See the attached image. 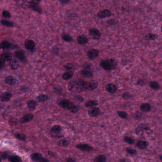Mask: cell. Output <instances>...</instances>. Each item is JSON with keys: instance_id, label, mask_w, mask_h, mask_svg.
<instances>
[{"instance_id": "17", "label": "cell", "mask_w": 162, "mask_h": 162, "mask_svg": "<svg viewBox=\"0 0 162 162\" xmlns=\"http://www.w3.org/2000/svg\"><path fill=\"white\" fill-rule=\"evenodd\" d=\"M13 57L12 54L10 52H5L2 53L0 55V60L4 61H11Z\"/></svg>"}, {"instance_id": "41", "label": "cell", "mask_w": 162, "mask_h": 162, "mask_svg": "<svg viewBox=\"0 0 162 162\" xmlns=\"http://www.w3.org/2000/svg\"><path fill=\"white\" fill-rule=\"evenodd\" d=\"M118 114L119 117L122 118H126L127 117V113L123 111H118Z\"/></svg>"}, {"instance_id": "18", "label": "cell", "mask_w": 162, "mask_h": 162, "mask_svg": "<svg viewBox=\"0 0 162 162\" xmlns=\"http://www.w3.org/2000/svg\"><path fill=\"white\" fill-rule=\"evenodd\" d=\"M25 48L29 50H34L35 49L36 45L34 41L32 40H28L24 43Z\"/></svg>"}, {"instance_id": "54", "label": "cell", "mask_w": 162, "mask_h": 162, "mask_svg": "<svg viewBox=\"0 0 162 162\" xmlns=\"http://www.w3.org/2000/svg\"><path fill=\"white\" fill-rule=\"evenodd\" d=\"M4 65H5V61L0 60V69H2V68L4 66Z\"/></svg>"}, {"instance_id": "4", "label": "cell", "mask_w": 162, "mask_h": 162, "mask_svg": "<svg viewBox=\"0 0 162 162\" xmlns=\"http://www.w3.org/2000/svg\"><path fill=\"white\" fill-rule=\"evenodd\" d=\"M50 133L52 136L56 138H62L65 135V134L62 133V127L59 125L53 126L50 130Z\"/></svg>"}, {"instance_id": "40", "label": "cell", "mask_w": 162, "mask_h": 162, "mask_svg": "<svg viewBox=\"0 0 162 162\" xmlns=\"http://www.w3.org/2000/svg\"><path fill=\"white\" fill-rule=\"evenodd\" d=\"M124 141L127 143V144H130V145H133L134 144V139L132 138L131 137H129V136H125L124 138Z\"/></svg>"}, {"instance_id": "53", "label": "cell", "mask_w": 162, "mask_h": 162, "mask_svg": "<svg viewBox=\"0 0 162 162\" xmlns=\"http://www.w3.org/2000/svg\"><path fill=\"white\" fill-rule=\"evenodd\" d=\"M48 154L49 156H50V157H54L55 155L53 153V152H52L51 151H48Z\"/></svg>"}, {"instance_id": "49", "label": "cell", "mask_w": 162, "mask_h": 162, "mask_svg": "<svg viewBox=\"0 0 162 162\" xmlns=\"http://www.w3.org/2000/svg\"><path fill=\"white\" fill-rule=\"evenodd\" d=\"M75 99L80 102H83L84 101V99L82 98V97L80 95H77L75 96Z\"/></svg>"}, {"instance_id": "19", "label": "cell", "mask_w": 162, "mask_h": 162, "mask_svg": "<svg viewBox=\"0 0 162 162\" xmlns=\"http://www.w3.org/2000/svg\"><path fill=\"white\" fill-rule=\"evenodd\" d=\"M77 41L78 44L84 45L88 43V38L84 35H79L77 38Z\"/></svg>"}, {"instance_id": "51", "label": "cell", "mask_w": 162, "mask_h": 162, "mask_svg": "<svg viewBox=\"0 0 162 162\" xmlns=\"http://www.w3.org/2000/svg\"><path fill=\"white\" fill-rule=\"evenodd\" d=\"M66 160L67 162H76V160L71 157H68L66 158Z\"/></svg>"}, {"instance_id": "38", "label": "cell", "mask_w": 162, "mask_h": 162, "mask_svg": "<svg viewBox=\"0 0 162 162\" xmlns=\"http://www.w3.org/2000/svg\"><path fill=\"white\" fill-rule=\"evenodd\" d=\"M1 23L6 27H14V25L13 24V23L12 22H11L7 20H2L1 21Z\"/></svg>"}, {"instance_id": "36", "label": "cell", "mask_w": 162, "mask_h": 162, "mask_svg": "<svg viewBox=\"0 0 162 162\" xmlns=\"http://www.w3.org/2000/svg\"><path fill=\"white\" fill-rule=\"evenodd\" d=\"M57 144L59 146H60V147H66L69 145V143L67 140L64 139L59 140V141L57 142Z\"/></svg>"}, {"instance_id": "35", "label": "cell", "mask_w": 162, "mask_h": 162, "mask_svg": "<svg viewBox=\"0 0 162 162\" xmlns=\"http://www.w3.org/2000/svg\"><path fill=\"white\" fill-rule=\"evenodd\" d=\"M62 39L67 42H70L73 41V38L71 36L67 34H63L61 36Z\"/></svg>"}, {"instance_id": "5", "label": "cell", "mask_w": 162, "mask_h": 162, "mask_svg": "<svg viewBox=\"0 0 162 162\" xmlns=\"http://www.w3.org/2000/svg\"><path fill=\"white\" fill-rule=\"evenodd\" d=\"M135 132L138 135H142L144 133H146L147 134H150L151 132H152V131L147 125L141 124L137 127L136 129Z\"/></svg>"}, {"instance_id": "58", "label": "cell", "mask_w": 162, "mask_h": 162, "mask_svg": "<svg viewBox=\"0 0 162 162\" xmlns=\"http://www.w3.org/2000/svg\"><path fill=\"white\" fill-rule=\"evenodd\" d=\"M161 32H162V27H161Z\"/></svg>"}, {"instance_id": "47", "label": "cell", "mask_w": 162, "mask_h": 162, "mask_svg": "<svg viewBox=\"0 0 162 162\" xmlns=\"http://www.w3.org/2000/svg\"><path fill=\"white\" fill-rule=\"evenodd\" d=\"M132 97L131 95L129 94L128 93H125L122 95V98L125 99H128L131 98Z\"/></svg>"}, {"instance_id": "9", "label": "cell", "mask_w": 162, "mask_h": 162, "mask_svg": "<svg viewBox=\"0 0 162 162\" xmlns=\"http://www.w3.org/2000/svg\"><path fill=\"white\" fill-rule=\"evenodd\" d=\"M99 51L97 49H91L87 52V56L90 60H93L96 59L99 56Z\"/></svg>"}, {"instance_id": "25", "label": "cell", "mask_w": 162, "mask_h": 162, "mask_svg": "<svg viewBox=\"0 0 162 162\" xmlns=\"http://www.w3.org/2000/svg\"><path fill=\"white\" fill-rule=\"evenodd\" d=\"M99 83L96 81H92L91 82H88V90L93 91L97 88Z\"/></svg>"}, {"instance_id": "22", "label": "cell", "mask_w": 162, "mask_h": 162, "mask_svg": "<svg viewBox=\"0 0 162 162\" xmlns=\"http://www.w3.org/2000/svg\"><path fill=\"white\" fill-rule=\"evenodd\" d=\"M17 80L14 77L12 76H9L7 77L5 80V82L6 84L10 85H14L16 83Z\"/></svg>"}, {"instance_id": "12", "label": "cell", "mask_w": 162, "mask_h": 162, "mask_svg": "<svg viewBox=\"0 0 162 162\" xmlns=\"http://www.w3.org/2000/svg\"><path fill=\"white\" fill-rule=\"evenodd\" d=\"M76 147L78 149L83 151V152H88L91 151L93 148L87 144H78L76 146Z\"/></svg>"}, {"instance_id": "7", "label": "cell", "mask_w": 162, "mask_h": 162, "mask_svg": "<svg viewBox=\"0 0 162 162\" xmlns=\"http://www.w3.org/2000/svg\"><path fill=\"white\" fill-rule=\"evenodd\" d=\"M89 35L95 40H99L101 37V33L99 30L95 28L90 29L89 30Z\"/></svg>"}, {"instance_id": "31", "label": "cell", "mask_w": 162, "mask_h": 162, "mask_svg": "<svg viewBox=\"0 0 162 162\" xmlns=\"http://www.w3.org/2000/svg\"><path fill=\"white\" fill-rule=\"evenodd\" d=\"M158 35L154 33H148L145 36V39L147 41H154L158 38Z\"/></svg>"}, {"instance_id": "44", "label": "cell", "mask_w": 162, "mask_h": 162, "mask_svg": "<svg viewBox=\"0 0 162 162\" xmlns=\"http://www.w3.org/2000/svg\"><path fill=\"white\" fill-rule=\"evenodd\" d=\"M79 109H80V106H79L75 105L70 111L72 113H76L79 111Z\"/></svg>"}, {"instance_id": "48", "label": "cell", "mask_w": 162, "mask_h": 162, "mask_svg": "<svg viewBox=\"0 0 162 162\" xmlns=\"http://www.w3.org/2000/svg\"><path fill=\"white\" fill-rule=\"evenodd\" d=\"M64 67L66 70H70L73 69V65L71 63H68L64 65Z\"/></svg>"}, {"instance_id": "55", "label": "cell", "mask_w": 162, "mask_h": 162, "mask_svg": "<svg viewBox=\"0 0 162 162\" xmlns=\"http://www.w3.org/2000/svg\"><path fill=\"white\" fill-rule=\"evenodd\" d=\"M60 2L63 4H64V3H68V2H70L69 0H60Z\"/></svg>"}, {"instance_id": "11", "label": "cell", "mask_w": 162, "mask_h": 162, "mask_svg": "<svg viewBox=\"0 0 162 162\" xmlns=\"http://www.w3.org/2000/svg\"><path fill=\"white\" fill-rule=\"evenodd\" d=\"M14 55L15 57L21 61L23 62H26L27 61V59L25 55V52L22 50H18L14 52Z\"/></svg>"}, {"instance_id": "3", "label": "cell", "mask_w": 162, "mask_h": 162, "mask_svg": "<svg viewBox=\"0 0 162 162\" xmlns=\"http://www.w3.org/2000/svg\"><path fill=\"white\" fill-rule=\"evenodd\" d=\"M57 103L62 108L70 110L75 106L72 102L66 99H59L57 101Z\"/></svg>"}, {"instance_id": "52", "label": "cell", "mask_w": 162, "mask_h": 162, "mask_svg": "<svg viewBox=\"0 0 162 162\" xmlns=\"http://www.w3.org/2000/svg\"><path fill=\"white\" fill-rule=\"evenodd\" d=\"M37 162H49V161L48 159L43 157L42 158H41L39 161Z\"/></svg>"}, {"instance_id": "28", "label": "cell", "mask_w": 162, "mask_h": 162, "mask_svg": "<svg viewBox=\"0 0 162 162\" xmlns=\"http://www.w3.org/2000/svg\"><path fill=\"white\" fill-rule=\"evenodd\" d=\"M149 86L152 89L155 90H157L161 88V86L157 82L155 81H153L150 82L149 83Z\"/></svg>"}, {"instance_id": "14", "label": "cell", "mask_w": 162, "mask_h": 162, "mask_svg": "<svg viewBox=\"0 0 162 162\" xmlns=\"http://www.w3.org/2000/svg\"><path fill=\"white\" fill-rule=\"evenodd\" d=\"M105 88L106 91L110 94L115 93L118 90V87L113 83L107 84Z\"/></svg>"}, {"instance_id": "13", "label": "cell", "mask_w": 162, "mask_h": 162, "mask_svg": "<svg viewBox=\"0 0 162 162\" xmlns=\"http://www.w3.org/2000/svg\"><path fill=\"white\" fill-rule=\"evenodd\" d=\"M34 118V115L31 113H28L24 115L20 119V122L22 124H25L29 123Z\"/></svg>"}, {"instance_id": "6", "label": "cell", "mask_w": 162, "mask_h": 162, "mask_svg": "<svg viewBox=\"0 0 162 162\" xmlns=\"http://www.w3.org/2000/svg\"><path fill=\"white\" fill-rule=\"evenodd\" d=\"M40 1L38 0L30 1L28 3V7L32 10L36 11L39 14H41L42 10L40 6Z\"/></svg>"}, {"instance_id": "16", "label": "cell", "mask_w": 162, "mask_h": 162, "mask_svg": "<svg viewBox=\"0 0 162 162\" xmlns=\"http://www.w3.org/2000/svg\"><path fill=\"white\" fill-rule=\"evenodd\" d=\"M81 74L87 77H93V72L91 70V68L90 66H87L84 69L82 70L80 72Z\"/></svg>"}, {"instance_id": "24", "label": "cell", "mask_w": 162, "mask_h": 162, "mask_svg": "<svg viewBox=\"0 0 162 162\" xmlns=\"http://www.w3.org/2000/svg\"><path fill=\"white\" fill-rule=\"evenodd\" d=\"M27 104L29 110L31 111H33L35 109L37 106V102L34 100H31L29 101L27 103Z\"/></svg>"}, {"instance_id": "46", "label": "cell", "mask_w": 162, "mask_h": 162, "mask_svg": "<svg viewBox=\"0 0 162 162\" xmlns=\"http://www.w3.org/2000/svg\"><path fill=\"white\" fill-rule=\"evenodd\" d=\"M135 85L138 86H143L145 85V82L144 80L143 79H139L137 80V81L136 82V83H135Z\"/></svg>"}, {"instance_id": "37", "label": "cell", "mask_w": 162, "mask_h": 162, "mask_svg": "<svg viewBox=\"0 0 162 162\" xmlns=\"http://www.w3.org/2000/svg\"><path fill=\"white\" fill-rule=\"evenodd\" d=\"M94 160L97 162H106V158L104 155H99L96 157Z\"/></svg>"}, {"instance_id": "43", "label": "cell", "mask_w": 162, "mask_h": 162, "mask_svg": "<svg viewBox=\"0 0 162 162\" xmlns=\"http://www.w3.org/2000/svg\"><path fill=\"white\" fill-rule=\"evenodd\" d=\"M2 15L3 17L6 18H10L11 17V14L10 13L6 10H4L3 11L2 13Z\"/></svg>"}, {"instance_id": "30", "label": "cell", "mask_w": 162, "mask_h": 162, "mask_svg": "<svg viewBox=\"0 0 162 162\" xmlns=\"http://www.w3.org/2000/svg\"><path fill=\"white\" fill-rule=\"evenodd\" d=\"M99 102L97 100H88L85 103V106L86 107H94L97 106Z\"/></svg>"}, {"instance_id": "39", "label": "cell", "mask_w": 162, "mask_h": 162, "mask_svg": "<svg viewBox=\"0 0 162 162\" xmlns=\"http://www.w3.org/2000/svg\"><path fill=\"white\" fill-rule=\"evenodd\" d=\"M18 123V120L17 118H12L9 121V124L11 127H14L17 125Z\"/></svg>"}, {"instance_id": "27", "label": "cell", "mask_w": 162, "mask_h": 162, "mask_svg": "<svg viewBox=\"0 0 162 162\" xmlns=\"http://www.w3.org/2000/svg\"><path fill=\"white\" fill-rule=\"evenodd\" d=\"M36 99L38 102L42 103L45 102L49 99V97L48 96V95L46 94H43L37 97Z\"/></svg>"}, {"instance_id": "2", "label": "cell", "mask_w": 162, "mask_h": 162, "mask_svg": "<svg viewBox=\"0 0 162 162\" xmlns=\"http://www.w3.org/2000/svg\"><path fill=\"white\" fill-rule=\"evenodd\" d=\"M99 64L100 66L106 71L115 70L117 67V63L116 61L113 59L101 60Z\"/></svg>"}, {"instance_id": "32", "label": "cell", "mask_w": 162, "mask_h": 162, "mask_svg": "<svg viewBox=\"0 0 162 162\" xmlns=\"http://www.w3.org/2000/svg\"><path fill=\"white\" fill-rule=\"evenodd\" d=\"M14 136L15 138L21 141H24L26 140V136L22 133L19 132L16 133L15 134H14Z\"/></svg>"}, {"instance_id": "56", "label": "cell", "mask_w": 162, "mask_h": 162, "mask_svg": "<svg viewBox=\"0 0 162 162\" xmlns=\"http://www.w3.org/2000/svg\"><path fill=\"white\" fill-rule=\"evenodd\" d=\"M120 162H127V160H126L125 159H122L120 161Z\"/></svg>"}, {"instance_id": "23", "label": "cell", "mask_w": 162, "mask_h": 162, "mask_svg": "<svg viewBox=\"0 0 162 162\" xmlns=\"http://www.w3.org/2000/svg\"><path fill=\"white\" fill-rule=\"evenodd\" d=\"M140 108L144 112H148L151 110V106L148 103H143L141 105Z\"/></svg>"}, {"instance_id": "42", "label": "cell", "mask_w": 162, "mask_h": 162, "mask_svg": "<svg viewBox=\"0 0 162 162\" xmlns=\"http://www.w3.org/2000/svg\"><path fill=\"white\" fill-rule=\"evenodd\" d=\"M126 151L128 154L132 155H135L137 154V151L135 149H133L132 148H126Z\"/></svg>"}, {"instance_id": "33", "label": "cell", "mask_w": 162, "mask_h": 162, "mask_svg": "<svg viewBox=\"0 0 162 162\" xmlns=\"http://www.w3.org/2000/svg\"><path fill=\"white\" fill-rule=\"evenodd\" d=\"M8 160L10 162H22L20 157L17 155H12L9 157Z\"/></svg>"}, {"instance_id": "8", "label": "cell", "mask_w": 162, "mask_h": 162, "mask_svg": "<svg viewBox=\"0 0 162 162\" xmlns=\"http://www.w3.org/2000/svg\"><path fill=\"white\" fill-rule=\"evenodd\" d=\"M88 113L90 117H96L100 115L101 111L99 107L94 106L88 109Z\"/></svg>"}, {"instance_id": "26", "label": "cell", "mask_w": 162, "mask_h": 162, "mask_svg": "<svg viewBox=\"0 0 162 162\" xmlns=\"http://www.w3.org/2000/svg\"><path fill=\"white\" fill-rule=\"evenodd\" d=\"M9 66L12 70H16L19 67L20 65L18 61L16 60H13L10 61L9 63Z\"/></svg>"}, {"instance_id": "29", "label": "cell", "mask_w": 162, "mask_h": 162, "mask_svg": "<svg viewBox=\"0 0 162 162\" xmlns=\"http://www.w3.org/2000/svg\"><path fill=\"white\" fill-rule=\"evenodd\" d=\"M74 73L73 71H68L63 74L62 76V77L64 80H67L71 79L73 77Z\"/></svg>"}, {"instance_id": "34", "label": "cell", "mask_w": 162, "mask_h": 162, "mask_svg": "<svg viewBox=\"0 0 162 162\" xmlns=\"http://www.w3.org/2000/svg\"><path fill=\"white\" fill-rule=\"evenodd\" d=\"M12 45L8 41H3L0 43V48L1 49H7L11 47Z\"/></svg>"}, {"instance_id": "10", "label": "cell", "mask_w": 162, "mask_h": 162, "mask_svg": "<svg viewBox=\"0 0 162 162\" xmlns=\"http://www.w3.org/2000/svg\"><path fill=\"white\" fill-rule=\"evenodd\" d=\"M112 15L111 12L108 9H104L103 10H101L97 14L98 17L100 19H104L106 18H108L111 16Z\"/></svg>"}, {"instance_id": "57", "label": "cell", "mask_w": 162, "mask_h": 162, "mask_svg": "<svg viewBox=\"0 0 162 162\" xmlns=\"http://www.w3.org/2000/svg\"><path fill=\"white\" fill-rule=\"evenodd\" d=\"M160 159L161 160V161H162V155H161V156H160Z\"/></svg>"}, {"instance_id": "1", "label": "cell", "mask_w": 162, "mask_h": 162, "mask_svg": "<svg viewBox=\"0 0 162 162\" xmlns=\"http://www.w3.org/2000/svg\"><path fill=\"white\" fill-rule=\"evenodd\" d=\"M88 82L85 81L82 79L78 80H73L69 83L68 89L70 91L75 90L78 92H81L88 90Z\"/></svg>"}, {"instance_id": "21", "label": "cell", "mask_w": 162, "mask_h": 162, "mask_svg": "<svg viewBox=\"0 0 162 162\" xmlns=\"http://www.w3.org/2000/svg\"><path fill=\"white\" fill-rule=\"evenodd\" d=\"M43 155L42 154L39 153H33L30 155V158L31 160L34 162H37L39 161L41 158L43 157Z\"/></svg>"}, {"instance_id": "20", "label": "cell", "mask_w": 162, "mask_h": 162, "mask_svg": "<svg viewBox=\"0 0 162 162\" xmlns=\"http://www.w3.org/2000/svg\"><path fill=\"white\" fill-rule=\"evenodd\" d=\"M148 146V143L143 140H139L137 141L136 146L140 150H144L147 148Z\"/></svg>"}, {"instance_id": "15", "label": "cell", "mask_w": 162, "mask_h": 162, "mask_svg": "<svg viewBox=\"0 0 162 162\" xmlns=\"http://www.w3.org/2000/svg\"><path fill=\"white\" fill-rule=\"evenodd\" d=\"M12 95L10 92H5L1 94L0 95V100L3 102H8L12 98Z\"/></svg>"}, {"instance_id": "50", "label": "cell", "mask_w": 162, "mask_h": 162, "mask_svg": "<svg viewBox=\"0 0 162 162\" xmlns=\"http://www.w3.org/2000/svg\"><path fill=\"white\" fill-rule=\"evenodd\" d=\"M107 23L111 26V25H114L116 24L117 23H116V20H115L114 19H112V20H109L108 21H107Z\"/></svg>"}, {"instance_id": "45", "label": "cell", "mask_w": 162, "mask_h": 162, "mask_svg": "<svg viewBox=\"0 0 162 162\" xmlns=\"http://www.w3.org/2000/svg\"><path fill=\"white\" fill-rule=\"evenodd\" d=\"M0 156L1 159H6L8 158V153L7 152H3L0 153Z\"/></svg>"}]
</instances>
